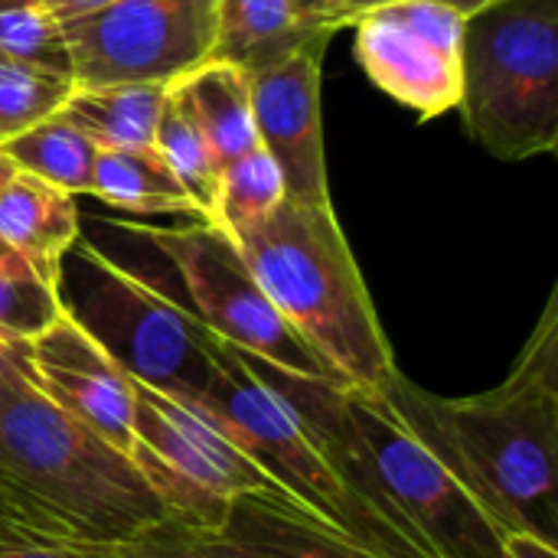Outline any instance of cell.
Here are the masks:
<instances>
[{"label": "cell", "mask_w": 558, "mask_h": 558, "mask_svg": "<svg viewBox=\"0 0 558 558\" xmlns=\"http://www.w3.org/2000/svg\"><path fill=\"white\" fill-rule=\"evenodd\" d=\"M386 396L500 533L558 546V288L500 386L445 399L399 373Z\"/></svg>", "instance_id": "1"}, {"label": "cell", "mask_w": 558, "mask_h": 558, "mask_svg": "<svg viewBox=\"0 0 558 558\" xmlns=\"http://www.w3.org/2000/svg\"><path fill=\"white\" fill-rule=\"evenodd\" d=\"M320 435L340 471L402 520L435 558H500V526L412 432L386 392L298 379L248 360Z\"/></svg>", "instance_id": "2"}, {"label": "cell", "mask_w": 558, "mask_h": 558, "mask_svg": "<svg viewBox=\"0 0 558 558\" xmlns=\"http://www.w3.org/2000/svg\"><path fill=\"white\" fill-rule=\"evenodd\" d=\"M0 484L33 533L128 546L167 523L134 461L23 376L0 386Z\"/></svg>", "instance_id": "3"}, {"label": "cell", "mask_w": 558, "mask_h": 558, "mask_svg": "<svg viewBox=\"0 0 558 558\" xmlns=\"http://www.w3.org/2000/svg\"><path fill=\"white\" fill-rule=\"evenodd\" d=\"M288 330L333 386L386 392L399 376L376 304L330 203L284 199L232 239Z\"/></svg>", "instance_id": "4"}, {"label": "cell", "mask_w": 558, "mask_h": 558, "mask_svg": "<svg viewBox=\"0 0 558 558\" xmlns=\"http://www.w3.org/2000/svg\"><path fill=\"white\" fill-rule=\"evenodd\" d=\"M199 405L284 490L288 504L379 558H435L425 543L373 504L333 461L304 415L271 389L245 353L213 340V379Z\"/></svg>", "instance_id": "5"}, {"label": "cell", "mask_w": 558, "mask_h": 558, "mask_svg": "<svg viewBox=\"0 0 558 558\" xmlns=\"http://www.w3.org/2000/svg\"><path fill=\"white\" fill-rule=\"evenodd\" d=\"M458 111L497 160L556 150L558 0H494L464 20Z\"/></svg>", "instance_id": "6"}, {"label": "cell", "mask_w": 558, "mask_h": 558, "mask_svg": "<svg viewBox=\"0 0 558 558\" xmlns=\"http://www.w3.org/2000/svg\"><path fill=\"white\" fill-rule=\"evenodd\" d=\"M62 314L75 320L134 383L199 402L213 379V333L144 278L114 265L82 235L56 271Z\"/></svg>", "instance_id": "7"}, {"label": "cell", "mask_w": 558, "mask_h": 558, "mask_svg": "<svg viewBox=\"0 0 558 558\" xmlns=\"http://www.w3.org/2000/svg\"><path fill=\"white\" fill-rule=\"evenodd\" d=\"M131 461L167 523L222 533L245 494L288 500L271 474L239 448L199 405L134 383Z\"/></svg>", "instance_id": "8"}, {"label": "cell", "mask_w": 558, "mask_h": 558, "mask_svg": "<svg viewBox=\"0 0 558 558\" xmlns=\"http://www.w3.org/2000/svg\"><path fill=\"white\" fill-rule=\"evenodd\" d=\"M134 232H141L163 258H170L190 294L193 317L216 340L229 343L232 350L268 369L298 379L333 383L317 356L278 317L252 268L245 265L239 245L219 226L199 219L177 229L137 226Z\"/></svg>", "instance_id": "9"}, {"label": "cell", "mask_w": 558, "mask_h": 558, "mask_svg": "<svg viewBox=\"0 0 558 558\" xmlns=\"http://www.w3.org/2000/svg\"><path fill=\"white\" fill-rule=\"evenodd\" d=\"M219 0H114L62 23L75 85H170L213 59Z\"/></svg>", "instance_id": "10"}, {"label": "cell", "mask_w": 558, "mask_h": 558, "mask_svg": "<svg viewBox=\"0 0 558 558\" xmlns=\"http://www.w3.org/2000/svg\"><path fill=\"white\" fill-rule=\"evenodd\" d=\"M464 13L438 0H392L363 13L356 59L369 82L418 118H438L461 101Z\"/></svg>", "instance_id": "11"}, {"label": "cell", "mask_w": 558, "mask_h": 558, "mask_svg": "<svg viewBox=\"0 0 558 558\" xmlns=\"http://www.w3.org/2000/svg\"><path fill=\"white\" fill-rule=\"evenodd\" d=\"M324 52L327 43H314L248 75L258 147L281 170L288 199L298 203H330L320 111Z\"/></svg>", "instance_id": "12"}, {"label": "cell", "mask_w": 558, "mask_h": 558, "mask_svg": "<svg viewBox=\"0 0 558 558\" xmlns=\"http://www.w3.org/2000/svg\"><path fill=\"white\" fill-rule=\"evenodd\" d=\"M26 379L69 418L131 458L134 379L65 314L26 343Z\"/></svg>", "instance_id": "13"}, {"label": "cell", "mask_w": 558, "mask_h": 558, "mask_svg": "<svg viewBox=\"0 0 558 558\" xmlns=\"http://www.w3.org/2000/svg\"><path fill=\"white\" fill-rule=\"evenodd\" d=\"M340 29L333 0H219L213 59L262 72Z\"/></svg>", "instance_id": "14"}, {"label": "cell", "mask_w": 558, "mask_h": 558, "mask_svg": "<svg viewBox=\"0 0 558 558\" xmlns=\"http://www.w3.org/2000/svg\"><path fill=\"white\" fill-rule=\"evenodd\" d=\"M75 196L29 173H16L0 193V239L56 288V271L78 239Z\"/></svg>", "instance_id": "15"}, {"label": "cell", "mask_w": 558, "mask_h": 558, "mask_svg": "<svg viewBox=\"0 0 558 558\" xmlns=\"http://www.w3.org/2000/svg\"><path fill=\"white\" fill-rule=\"evenodd\" d=\"M206 137L219 170L258 147L248 75L222 59H206L167 85Z\"/></svg>", "instance_id": "16"}, {"label": "cell", "mask_w": 558, "mask_h": 558, "mask_svg": "<svg viewBox=\"0 0 558 558\" xmlns=\"http://www.w3.org/2000/svg\"><path fill=\"white\" fill-rule=\"evenodd\" d=\"M222 533L262 558H379L337 536L288 500L265 494L239 497Z\"/></svg>", "instance_id": "17"}, {"label": "cell", "mask_w": 558, "mask_h": 558, "mask_svg": "<svg viewBox=\"0 0 558 558\" xmlns=\"http://www.w3.org/2000/svg\"><path fill=\"white\" fill-rule=\"evenodd\" d=\"M167 85H75L62 118L95 147H154Z\"/></svg>", "instance_id": "18"}, {"label": "cell", "mask_w": 558, "mask_h": 558, "mask_svg": "<svg viewBox=\"0 0 558 558\" xmlns=\"http://www.w3.org/2000/svg\"><path fill=\"white\" fill-rule=\"evenodd\" d=\"M92 196L128 213L196 216V203L154 147H98Z\"/></svg>", "instance_id": "19"}, {"label": "cell", "mask_w": 558, "mask_h": 558, "mask_svg": "<svg viewBox=\"0 0 558 558\" xmlns=\"http://www.w3.org/2000/svg\"><path fill=\"white\" fill-rule=\"evenodd\" d=\"M20 173H29L56 190L65 193H88L98 147L62 114L39 121L36 128L23 131L20 137L0 147Z\"/></svg>", "instance_id": "20"}, {"label": "cell", "mask_w": 558, "mask_h": 558, "mask_svg": "<svg viewBox=\"0 0 558 558\" xmlns=\"http://www.w3.org/2000/svg\"><path fill=\"white\" fill-rule=\"evenodd\" d=\"M284 199L288 193H284L281 170L262 147H255L219 170L213 226H219L229 239H235L255 229L258 222H265Z\"/></svg>", "instance_id": "21"}, {"label": "cell", "mask_w": 558, "mask_h": 558, "mask_svg": "<svg viewBox=\"0 0 558 558\" xmlns=\"http://www.w3.org/2000/svg\"><path fill=\"white\" fill-rule=\"evenodd\" d=\"M154 150L177 173V180L183 183V190L196 203L199 219L213 222L216 193H219V163H216L206 137L199 134V128L193 124V118L183 111V105L173 98L170 88H167L160 121H157V131H154Z\"/></svg>", "instance_id": "22"}, {"label": "cell", "mask_w": 558, "mask_h": 558, "mask_svg": "<svg viewBox=\"0 0 558 558\" xmlns=\"http://www.w3.org/2000/svg\"><path fill=\"white\" fill-rule=\"evenodd\" d=\"M75 82L69 75L0 59V147L62 111Z\"/></svg>", "instance_id": "23"}, {"label": "cell", "mask_w": 558, "mask_h": 558, "mask_svg": "<svg viewBox=\"0 0 558 558\" xmlns=\"http://www.w3.org/2000/svg\"><path fill=\"white\" fill-rule=\"evenodd\" d=\"M0 59L72 78L62 23L49 13L46 0H0Z\"/></svg>", "instance_id": "24"}, {"label": "cell", "mask_w": 558, "mask_h": 558, "mask_svg": "<svg viewBox=\"0 0 558 558\" xmlns=\"http://www.w3.org/2000/svg\"><path fill=\"white\" fill-rule=\"evenodd\" d=\"M62 317L56 288L29 265L0 271V340L13 347L33 343Z\"/></svg>", "instance_id": "25"}, {"label": "cell", "mask_w": 558, "mask_h": 558, "mask_svg": "<svg viewBox=\"0 0 558 558\" xmlns=\"http://www.w3.org/2000/svg\"><path fill=\"white\" fill-rule=\"evenodd\" d=\"M118 558H262L232 543L226 533H196L177 523H160L141 539L121 546Z\"/></svg>", "instance_id": "26"}, {"label": "cell", "mask_w": 558, "mask_h": 558, "mask_svg": "<svg viewBox=\"0 0 558 558\" xmlns=\"http://www.w3.org/2000/svg\"><path fill=\"white\" fill-rule=\"evenodd\" d=\"M121 546H101L33 530H0V558H118Z\"/></svg>", "instance_id": "27"}, {"label": "cell", "mask_w": 558, "mask_h": 558, "mask_svg": "<svg viewBox=\"0 0 558 558\" xmlns=\"http://www.w3.org/2000/svg\"><path fill=\"white\" fill-rule=\"evenodd\" d=\"M500 558H558V546L543 543L530 533H504Z\"/></svg>", "instance_id": "28"}, {"label": "cell", "mask_w": 558, "mask_h": 558, "mask_svg": "<svg viewBox=\"0 0 558 558\" xmlns=\"http://www.w3.org/2000/svg\"><path fill=\"white\" fill-rule=\"evenodd\" d=\"M20 376L26 379V347H13L0 340V386Z\"/></svg>", "instance_id": "29"}, {"label": "cell", "mask_w": 558, "mask_h": 558, "mask_svg": "<svg viewBox=\"0 0 558 558\" xmlns=\"http://www.w3.org/2000/svg\"><path fill=\"white\" fill-rule=\"evenodd\" d=\"M105 3H114V0H46L49 13H52L59 23H65V20H75V16H82V13H88V10H98V7H105Z\"/></svg>", "instance_id": "30"}, {"label": "cell", "mask_w": 558, "mask_h": 558, "mask_svg": "<svg viewBox=\"0 0 558 558\" xmlns=\"http://www.w3.org/2000/svg\"><path fill=\"white\" fill-rule=\"evenodd\" d=\"M383 3H392V0H333L340 29H343V26H353L363 13H369V10H376V7H383Z\"/></svg>", "instance_id": "31"}, {"label": "cell", "mask_w": 558, "mask_h": 558, "mask_svg": "<svg viewBox=\"0 0 558 558\" xmlns=\"http://www.w3.org/2000/svg\"><path fill=\"white\" fill-rule=\"evenodd\" d=\"M0 530H23L20 520H16V510L10 504V494L3 490V484H0Z\"/></svg>", "instance_id": "32"}, {"label": "cell", "mask_w": 558, "mask_h": 558, "mask_svg": "<svg viewBox=\"0 0 558 558\" xmlns=\"http://www.w3.org/2000/svg\"><path fill=\"white\" fill-rule=\"evenodd\" d=\"M438 3H445V7H451V10H458V13L471 16V13L484 10L487 3H494V0H438Z\"/></svg>", "instance_id": "33"}, {"label": "cell", "mask_w": 558, "mask_h": 558, "mask_svg": "<svg viewBox=\"0 0 558 558\" xmlns=\"http://www.w3.org/2000/svg\"><path fill=\"white\" fill-rule=\"evenodd\" d=\"M23 265H26V262L0 239V271H7V268H23Z\"/></svg>", "instance_id": "34"}, {"label": "cell", "mask_w": 558, "mask_h": 558, "mask_svg": "<svg viewBox=\"0 0 558 558\" xmlns=\"http://www.w3.org/2000/svg\"><path fill=\"white\" fill-rule=\"evenodd\" d=\"M16 173H20V170L13 167V160H10V157H7V154L0 150V193L7 190V183H10V180H13Z\"/></svg>", "instance_id": "35"}]
</instances>
